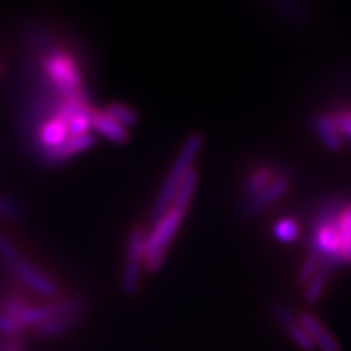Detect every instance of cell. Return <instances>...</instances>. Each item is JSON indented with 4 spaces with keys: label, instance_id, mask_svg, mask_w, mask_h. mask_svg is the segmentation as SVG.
Returning a JSON list of instances; mask_svg holds the SVG:
<instances>
[{
    "label": "cell",
    "instance_id": "cell-1",
    "mask_svg": "<svg viewBox=\"0 0 351 351\" xmlns=\"http://www.w3.org/2000/svg\"><path fill=\"white\" fill-rule=\"evenodd\" d=\"M202 145H204V138L200 134H192L186 142H184L181 152L176 156L173 166H171L168 176H166L163 186H161L160 192H158L155 204H153L152 213H150V221L155 223L160 219L163 215L168 212L173 205L176 192H178L179 186H181L184 176L187 174V171L192 168L194 161L199 156L202 150Z\"/></svg>",
    "mask_w": 351,
    "mask_h": 351
},
{
    "label": "cell",
    "instance_id": "cell-2",
    "mask_svg": "<svg viewBox=\"0 0 351 351\" xmlns=\"http://www.w3.org/2000/svg\"><path fill=\"white\" fill-rule=\"evenodd\" d=\"M182 210L171 207L163 217L153 223V230L145 238V267L155 274L161 269L168 256L169 245L184 219Z\"/></svg>",
    "mask_w": 351,
    "mask_h": 351
},
{
    "label": "cell",
    "instance_id": "cell-3",
    "mask_svg": "<svg viewBox=\"0 0 351 351\" xmlns=\"http://www.w3.org/2000/svg\"><path fill=\"white\" fill-rule=\"evenodd\" d=\"M43 72L56 91L65 98L83 95L82 72L77 60L64 51H51L43 57Z\"/></svg>",
    "mask_w": 351,
    "mask_h": 351
},
{
    "label": "cell",
    "instance_id": "cell-4",
    "mask_svg": "<svg viewBox=\"0 0 351 351\" xmlns=\"http://www.w3.org/2000/svg\"><path fill=\"white\" fill-rule=\"evenodd\" d=\"M145 234L140 226L129 232L125 249V262L122 269L121 289L125 296H134L142 283V270L145 265Z\"/></svg>",
    "mask_w": 351,
    "mask_h": 351
},
{
    "label": "cell",
    "instance_id": "cell-5",
    "mask_svg": "<svg viewBox=\"0 0 351 351\" xmlns=\"http://www.w3.org/2000/svg\"><path fill=\"white\" fill-rule=\"evenodd\" d=\"M8 270L12 271L26 288L32 289L33 293H36L38 296L46 298V300H57L60 295V287L54 278H51L49 275L44 274L41 269H38L36 265L25 261L23 257L19 261L8 263Z\"/></svg>",
    "mask_w": 351,
    "mask_h": 351
},
{
    "label": "cell",
    "instance_id": "cell-6",
    "mask_svg": "<svg viewBox=\"0 0 351 351\" xmlns=\"http://www.w3.org/2000/svg\"><path fill=\"white\" fill-rule=\"evenodd\" d=\"M288 187L289 179L287 176H276L269 186L263 187L262 191L257 192V194L245 197L243 202V212L247 215V217L257 215L258 212H262L263 208L270 207V205L275 204L276 200L282 199V197L288 192Z\"/></svg>",
    "mask_w": 351,
    "mask_h": 351
},
{
    "label": "cell",
    "instance_id": "cell-7",
    "mask_svg": "<svg viewBox=\"0 0 351 351\" xmlns=\"http://www.w3.org/2000/svg\"><path fill=\"white\" fill-rule=\"evenodd\" d=\"M95 143L96 137L93 134L82 135V137H69L64 143H60L59 147L44 153V160L49 165H64L65 161L72 160L73 156L90 150L91 147H95Z\"/></svg>",
    "mask_w": 351,
    "mask_h": 351
},
{
    "label": "cell",
    "instance_id": "cell-8",
    "mask_svg": "<svg viewBox=\"0 0 351 351\" xmlns=\"http://www.w3.org/2000/svg\"><path fill=\"white\" fill-rule=\"evenodd\" d=\"M83 314L75 315H59V317H52L39 322L36 326L29 327V335L36 340H49L57 339V337H62L65 333H69L73 328H77L82 322Z\"/></svg>",
    "mask_w": 351,
    "mask_h": 351
},
{
    "label": "cell",
    "instance_id": "cell-9",
    "mask_svg": "<svg viewBox=\"0 0 351 351\" xmlns=\"http://www.w3.org/2000/svg\"><path fill=\"white\" fill-rule=\"evenodd\" d=\"M274 315H275L276 322H278L280 326L285 328V332L288 333L289 340H291L293 343L298 346V348L302 351H314L315 346L313 343V340H311V337L307 335V332L304 330V328L300 326L296 315L293 314V311L289 309V307L283 306V304L275 306Z\"/></svg>",
    "mask_w": 351,
    "mask_h": 351
},
{
    "label": "cell",
    "instance_id": "cell-10",
    "mask_svg": "<svg viewBox=\"0 0 351 351\" xmlns=\"http://www.w3.org/2000/svg\"><path fill=\"white\" fill-rule=\"evenodd\" d=\"M296 319L300 326L307 332V335L311 337L315 348H319L320 351H341L335 337L328 332V328L315 315L301 313L300 315H296Z\"/></svg>",
    "mask_w": 351,
    "mask_h": 351
},
{
    "label": "cell",
    "instance_id": "cell-11",
    "mask_svg": "<svg viewBox=\"0 0 351 351\" xmlns=\"http://www.w3.org/2000/svg\"><path fill=\"white\" fill-rule=\"evenodd\" d=\"M91 129L112 143H127L130 137L129 130L124 125H121L119 122L109 117L106 112L98 111V109H93V114H91Z\"/></svg>",
    "mask_w": 351,
    "mask_h": 351
},
{
    "label": "cell",
    "instance_id": "cell-12",
    "mask_svg": "<svg viewBox=\"0 0 351 351\" xmlns=\"http://www.w3.org/2000/svg\"><path fill=\"white\" fill-rule=\"evenodd\" d=\"M39 143L44 148V152L52 150V148L59 147L60 143H64L69 138V130H67V122L62 117H59L57 114L49 117L44 124L41 125L38 134Z\"/></svg>",
    "mask_w": 351,
    "mask_h": 351
},
{
    "label": "cell",
    "instance_id": "cell-13",
    "mask_svg": "<svg viewBox=\"0 0 351 351\" xmlns=\"http://www.w3.org/2000/svg\"><path fill=\"white\" fill-rule=\"evenodd\" d=\"M315 134L322 145L330 152H339L343 147V137L337 130L332 114H319L314 119Z\"/></svg>",
    "mask_w": 351,
    "mask_h": 351
},
{
    "label": "cell",
    "instance_id": "cell-14",
    "mask_svg": "<svg viewBox=\"0 0 351 351\" xmlns=\"http://www.w3.org/2000/svg\"><path fill=\"white\" fill-rule=\"evenodd\" d=\"M337 231L340 241L341 265H351V202H345L337 217Z\"/></svg>",
    "mask_w": 351,
    "mask_h": 351
},
{
    "label": "cell",
    "instance_id": "cell-15",
    "mask_svg": "<svg viewBox=\"0 0 351 351\" xmlns=\"http://www.w3.org/2000/svg\"><path fill=\"white\" fill-rule=\"evenodd\" d=\"M332 271L328 267H320L313 278L307 282V285L304 287V301L307 304H317V302L322 300L324 293H326L328 280H330Z\"/></svg>",
    "mask_w": 351,
    "mask_h": 351
},
{
    "label": "cell",
    "instance_id": "cell-16",
    "mask_svg": "<svg viewBox=\"0 0 351 351\" xmlns=\"http://www.w3.org/2000/svg\"><path fill=\"white\" fill-rule=\"evenodd\" d=\"M197 179H199V174H197L195 168H191L187 171V174L184 176L181 186H179L178 192H176L174 202L171 207H176L179 210H182L184 213L187 212L189 205H191L192 197H194L195 187H197Z\"/></svg>",
    "mask_w": 351,
    "mask_h": 351
},
{
    "label": "cell",
    "instance_id": "cell-17",
    "mask_svg": "<svg viewBox=\"0 0 351 351\" xmlns=\"http://www.w3.org/2000/svg\"><path fill=\"white\" fill-rule=\"evenodd\" d=\"M276 176H274V171L269 168H258L256 171H252L249 174L247 181L244 182L243 186V195L244 199L245 197H251L254 194H257L258 191H262L263 187H267L269 184L274 181Z\"/></svg>",
    "mask_w": 351,
    "mask_h": 351
},
{
    "label": "cell",
    "instance_id": "cell-18",
    "mask_svg": "<svg viewBox=\"0 0 351 351\" xmlns=\"http://www.w3.org/2000/svg\"><path fill=\"white\" fill-rule=\"evenodd\" d=\"M91 114H93V108L88 106L82 111L73 114L67 121V130L69 137H82V135L90 134L91 130Z\"/></svg>",
    "mask_w": 351,
    "mask_h": 351
},
{
    "label": "cell",
    "instance_id": "cell-19",
    "mask_svg": "<svg viewBox=\"0 0 351 351\" xmlns=\"http://www.w3.org/2000/svg\"><path fill=\"white\" fill-rule=\"evenodd\" d=\"M103 111L106 112L109 117H112L114 121L119 122L121 125H124L125 129L127 127L137 125V122H138V114L135 112L132 108L125 106V104L109 103L108 106L103 109Z\"/></svg>",
    "mask_w": 351,
    "mask_h": 351
},
{
    "label": "cell",
    "instance_id": "cell-20",
    "mask_svg": "<svg viewBox=\"0 0 351 351\" xmlns=\"http://www.w3.org/2000/svg\"><path fill=\"white\" fill-rule=\"evenodd\" d=\"M271 2H274L275 7L282 13H285L293 23L302 25L307 21L306 8L302 7L298 0H271Z\"/></svg>",
    "mask_w": 351,
    "mask_h": 351
},
{
    "label": "cell",
    "instance_id": "cell-21",
    "mask_svg": "<svg viewBox=\"0 0 351 351\" xmlns=\"http://www.w3.org/2000/svg\"><path fill=\"white\" fill-rule=\"evenodd\" d=\"M274 236L280 243H293L300 236V225L293 218H282L275 223Z\"/></svg>",
    "mask_w": 351,
    "mask_h": 351
},
{
    "label": "cell",
    "instance_id": "cell-22",
    "mask_svg": "<svg viewBox=\"0 0 351 351\" xmlns=\"http://www.w3.org/2000/svg\"><path fill=\"white\" fill-rule=\"evenodd\" d=\"M320 267H322V258H320L315 252L309 251L306 261L302 262V265L300 267V271H298V278H296L298 285H300V287H306L307 282L317 274Z\"/></svg>",
    "mask_w": 351,
    "mask_h": 351
},
{
    "label": "cell",
    "instance_id": "cell-23",
    "mask_svg": "<svg viewBox=\"0 0 351 351\" xmlns=\"http://www.w3.org/2000/svg\"><path fill=\"white\" fill-rule=\"evenodd\" d=\"M332 117L341 137L351 140V108L337 109Z\"/></svg>",
    "mask_w": 351,
    "mask_h": 351
},
{
    "label": "cell",
    "instance_id": "cell-24",
    "mask_svg": "<svg viewBox=\"0 0 351 351\" xmlns=\"http://www.w3.org/2000/svg\"><path fill=\"white\" fill-rule=\"evenodd\" d=\"M25 217V208L19 202L10 199H0V218L21 219Z\"/></svg>",
    "mask_w": 351,
    "mask_h": 351
},
{
    "label": "cell",
    "instance_id": "cell-25",
    "mask_svg": "<svg viewBox=\"0 0 351 351\" xmlns=\"http://www.w3.org/2000/svg\"><path fill=\"white\" fill-rule=\"evenodd\" d=\"M0 258H2L7 265L21 258V254L19 249L15 247V244H13L12 241L3 234V232H0Z\"/></svg>",
    "mask_w": 351,
    "mask_h": 351
},
{
    "label": "cell",
    "instance_id": "cell-26",
    "mask_svg": "<svg viewBox=\"0 0 351 351\" xmlns=\"http://www.w3.org/2000/svg\"><path fill=\"white\" fill-rule=\"evenodd\" d=\"M26 327L16 322L15 319L8 317V315L0 314V337L2 335H23Z\"/></svg>",
    "mask_w": 351,
    "mask_h": 351
},
{
    "label": "cell",
    "instance_id": "cell-27",
    "mask_svg": "<svg viewBox=\"0 0 351 351\" xmlns=\"http://www.w3.org/2000/svg\"><path fill=\"white\" fill-rule=\"evenodd\" d=\"M0 351H26L23 335H2L0 337Z\"/></svg>",
    "mask_w": 351,
    "mask_h": 351
},
{
    "label": "cell",
    "instance_id": "cell-28",
    "mask_svg": "<svg viewBox=\"0 0 351 351\" xmlns=\"http://www.w3.org/2000/svg\"><path fill=\"white\" fill-rule=\"evenodd\" d=\"M3 75V62H2V57H0V78Z\"/></svg>",
    "mask_w": 351,
    "mask_h": 351
}]
</instances>
